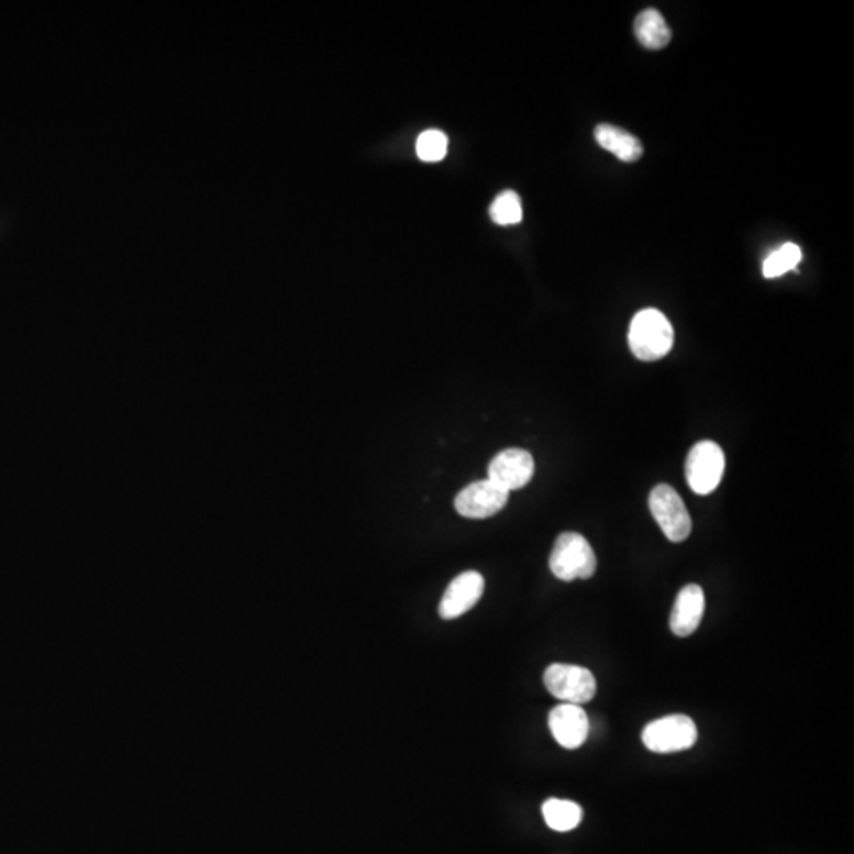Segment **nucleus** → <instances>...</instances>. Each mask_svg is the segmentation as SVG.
<instances>
[{
  "instance_id": "nucleus-5",
  "label": "nucleus",
  "mask_w": 854,
  "mask_h": 854,
  "mask_svg": "<svg viewBox=\"0 0 854 854\" xmlns=\"http://www.w3.org/2000/svg\"><path fill=\"white\" fill-rule=\"evenodd\" d=\"M698 741V730L687 716H666L648 723L643 731V744L654 753L688 751Z\"/></svg>"
},
{
  "instance_id": "nucleus-6",
  "label": "nucleus",
  "mask_w": 854,
  "mask_h": 854,
  "mask_svg": "<svg viewBox=\"0 0 854 854\" xmlns=\"http://www.w3.org/2000/svg\"><path fill=\"white\" fill-rule=\"evenodd\" d=\"M725 474V453L716 442H699L687 456L686 475L691 491L708 496L716 491Z\"/></svg>"
},
{
  "instance_id": "nucleus-8",
  "label": "nucleus",
  "mask_w": 854,
  "mask_h": 854,
  "mask_svg": "<svg viewBox=\"0 0 854 854\" xmlns=\"http://www.w3.org/2000/svg\"><path fill=\"white\" fill-rule=\"evenodd\" d=\"M533 474L535 461L531 453L521 448L503 450L493 457L488 468V479L508 492L524 488L531 483Z\"/></svg>"
},
{
  "instance_id": "nucleus-2",
  "label": "nucleus",
  "mask_w": 854,
  "mask_h": 854,
  "mask_svg": "<svg viewBox=\"0 0 854 854\" xmlns=\"http://www.w3.org/2000/svg\"><path fill=\"white\" fill-rule=\"evenodd\" d=\"M550 568L561 581L589 579L596 575L597 557L590 543L576 532L557 536L550 557Z\"/></svg>"
},
{
  "instance_id": "nucleus-7",
  "label": "nucleus",
  "mask_w": 854,
  "mask_h": 854,
  "mask_svg": "<svg viewBox=\"0 0 854 854\" xmlns=\"http://www.w3.org/2000/svg\"><path fill=\"white\" fill-rule=\"evenodd\" d=\"M510 492L500 488L491 479L472 483L457 493L454 500L457 513L464 518L486 519L496 517L507 507Z\"/></svg>"
},
{
  "instance_id": "nucleus-14",
  "label": "nucleus",
  "mask_w": 854,
  "mask_h": 854,
  "mask_svg": "<svg viewBox=\"0 0 854 854\" xmlns=\"http://www.w3.org/2000/svg\"><path fill=\"white\" fill-rule=\"evenodd\" d=\"M542 812L547 827L557 832H568L578 828L583 820L581 806L565 799H547Z\"/></svg>"
},
{
  "instance_id": "nucleus-17",
  "label": "nucleus",
  "mask_w": 854,
  "mask_h": 854,
  "mask_svg": "<svg viewBox=\"0 0 854 854\" xmlns=\"http://www.w3.org/2000/svg\"><path fill=\"white\" fill-rule=\"evenodd\" d=\"M448 153V138L441 130H426L417 140V154L423 162H439Z\"/></svg>"
},
{
  "instance_id": "nucleus-16",
  "label": "nucleus",
  "mask_w": 854,
  "mask_h": 854,
  "mask_svg": "<svg viewBox=\"0 0 854 854\" xmlns=\"http://www.w3.org/2000/svg\"><path fill=\"white\" fill-rule=\"evenodd\" d=\"M489 215L497 225H517L522 221L521 198L513 190L497 195L489 208Z\"/></svg>"
},
{
  "instance_id": "nucleus-3",
  "label": "nucleus",
  "mask_w": 854,
  "mask_h": 854,
  "mask_svg": "<svg viewBox=\"0 0 854 854\" xmlns=\"http://www.w3.org/2000/svg\"><path fill=\"white\" fill-rule=\"evenodd\" d=\"M543 679L547 691L568 705H586L592 701L597 694L596 677L583 666L554 663L547 666Z\"/></svg>"
},
{
  "instance_id": "nucleus-15",
  "label": "nucleus",
  "mask_w": 854,
  "mask_h": 854,
  "mask_svg": "<svg viewBox=\"0 0 854 854\" xmlns=\"http://www.w3.org/2000/svg\"><path fill=\"white\" fill-rule=\"evenodd\" d=\"M802 252L796 244H784L778 251L773 252L764 259L763 274L766 279H776L784 274L792 271L801 263Z\"/></svg>"
},
{
  "instance_id": "nucleus-4",
  "label": "nucleus",
  "mask_w": 854,
  "mask_h": 854,
  "mask_svg": "<svg viewBox=\"0 0 854 854\" xmlns=\"http://www.w3.org/2000/svg\"><path fill=\"white\" fill-rule=\"evenodd\" d=\"M648 508L669 542L683 543L690 536V513L683 497L672 486H655L648 496Z\"/></svg>"
},
{
  "instance_id": "nucleus-1",
  "label": "nucleus",
  "mask_w": 854,
  "mask_h": 854,
  "mask_svg": "<svg viewBox=\"0 0 854 854\" xmlns=\"http://www.w3.org/2000/svg\"><path fill=\"white\" fill-rule=\"evenodd\" d=\"M630 350L641 362H657L672 352L673 324L657 309H644L633 317L629 331Z\"/></svg>"
},
{
  "instance_id": "nucleus-9",
  "label": "nucleus",
  "mask_w": 854,
  "mask_h": 854,
  "mask_svg": "<svg viewBox=\"0 0 854 854\" xmlns=\"http://www.w3.org/2000/svg\"><path fill=\"white\" fill-rule=\"evenodd\" d=\"M485 592V578L478 572H466L454 578L443 594L439 614L445 621L461 618L478 603Z\"/></svg>"
},
{
  "instance_id": "nucleus-11",
  "label": "nucleus",
  "mask_w": 854,
  "mask_h": 854,
  "mask_svg": "<svg viewBox=\"0 0 854 854\" xmlns=\"http://www.w3.org/2000/svg\"><path fill=\"white\" fill-rule=\"evenodd\" d=\"M705 592L698 584H688L680 590L669 618V626L676 636L687 637L697 632L705 614Z\"/></svg>"
},
{
  "instance_id": "nucleus-10",
  "label": "nucleus",
  "mask_w": 854,
  "mask_h": 854,
  "mask_svg": "<svg viewBox=\"0 0 854 854\" xmlns=\"http://www.w3.org/2000/svg\"><path fill=\"white\" fill-rule=\"evenodd\" d=\"M550 730L562 747L575 751L589 736V717L581 706L564 702L551 711Z\"/></svg>"
},
{
  "instance_id": "nucleus-13",
  "label": "nucleus",
  "mask_w": 854,
  "mask_h": 854,
  "mask_svg": "<svg viewBox=\"0 0 854 854\" xmlns=\"http://www.w3.org/2000/svg\"><path fill=\"white\" fill-rule=\"evenodd\" d=\"M634 35L647 49L665 48L673 37L672 29L666 24L665 18L655 9H647L637 14L634 21Z\"/></svg>"
},
{
  "instance_id": "nucleus-12",
  "label": "nucleus",
  "mask_w": 854,
  "mask_h": 854,
  "mask_svg": "<svg viewBox=\"0 0 854 854\" xmlns=\"http://www.w3.org/2000/svg\"><path fill=\"white\" fill-rule=\"evenodd\" d=\"M596 140L603 149L614 154L619 160L632 162L640 160L643 156V144L632 133L626 132L614 125L601 124L596 129Z\"/></svg>"
}]
</instances>
